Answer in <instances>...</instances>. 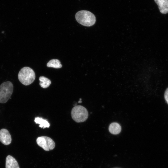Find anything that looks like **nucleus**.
I'll list each match as a JSON object with an SVG mask.
<instances>
[{
  "label": "nucleus",
  "instance_id": "nucleus-1",
  "mask_svg": "<svg viewBox=\"0 0 168 168\" xmlns=\"http://www.w3.org/2000/svg\"><path fill=\"white\" fill-rule=\"evenodd\" d=\"M75 17L78 23L86 26H93L96 21V17L94 14L86 10L78 11L76 14Z\"/></svg>",
  "mask_w": 168,
  "mask_h": 168
},
{
  "label": "nucleus",
  "instance_id": "nucleus-2",
  "mask_svg": "<svg viewBox=\"0 0 168 168\" xmlns=\"http://www.w3.org/2000/svg\"><path fill=\"white\" fill-rule=\"evenodd\" d=\"M35 75L34 71L30 68L25 67L22 68L18 74L20 82L25 86L29 85L34 81Z\"/></svg>",
  "mask_w": 168,
  "mask_h": 168
},
{
  "label": "nucleus",
  "instance_id": "nucleus-3",
  "mask_svg": "<svg viewBox=\"0 0 168 168\" xmlns=\"http://www.w3.org/2000/svg\"><path fill=\"white\" fill-rule=\"evenodd\" d=\"M71 114L72 119L77 123L85 121L88 116V112L86 109L80 105L74 107L72 110Z\"/></svg>",
  "mask_w": 168,
  "mask_h": 168
},
{
  "label": "nucleus",
  "instance_id": "nucleus-4",
  "mask_svg": "<svg viewBox=\"0 0 168 168\" xmlns=\"http://www.w3.org/2000/svg\"><path fill=\"white\" fill-rule=\"evenodd\" d=\"M13 86L10 81H7L0 85V103H5L7 102L12 93Z\"/></svg>",
  "mask_w": 168,
  "mask_h": 168
},
{
  "label": "nucleus",
  "instance_id": "nucleus-5",
  "mask_svg": "<svg viewBox=\"0 0 168 168\" xmlns=\"http://www.w3.org/2000/svg\"><path fill=\"white\" fill-rule=\"evenodd\" d=\"M36 142L40 147L46 151L52 150L55 147L54 141L47 136H42L38 137L36 139Z\"/></svg>",
  "mask_w": 168,
  "mask_h": 168
},
{
  "label": "nucleus",
  "instance_id": "nucleus-6",
  "mask_svg": "<svg viewBox=\"0 0 168 168\" xmlns=\"http://www.w3.org/2000/svg\"><path fill=\"white\" fill-rule=\"evenodd\" d=\"M0 141L5 145L10 144L12 138L8 131L6 129L2 128L0 130Z\"/></svg>",
  "mask_w": 168,
  "mask_h": 168
},
{
  "label": "nucleus",
  "instance_id": "nucleus-7",
  "mask_svg": "<svg viewBox=\"0 0 168 168\" xmlns=\"http://www.w3.org/2000/svg\"><path fill=\"white\" fill-rule=\"evenodd\" d=\"M160 12L163 14L168 13V0H154Z\"/></svg>",
  "mask_w": 168,
  "mask_h": 168
},
{
  "label": "nucleus",
  "instance_id": "nucleus-8",
  "mask_svg": "<svg viewBox=\"0 0 168 168\" xmlns=\"http://www.w3.org/2000/svg\"><path fill=\"white\" fill-rule=\"evenodd\" d=\"M6 168H20L16 160L12 156L8 155L6 160Z\"/></svg>",
  "mask_w": 168,
  "mask_h": 168
},
{
  "label": "nucleus",
  "instance_id": "nucleus-9",
  "mask_svg": "<svg viewBox=\"0 0 168 168\" xmlns=\"http://www.w3.org/2000/svg\"><path fill=\"white\" fill-rule=\"evenodd\" d=\"M109 129V132L113 134H117L120 133L121 128L120 125L118 123H112L110 125Z\"/></svg>",
  "mask_w": 168,
  "mask_h": 168
},
{
  "label": "nucleus",
  "instance_id": "nucleus-10",
  "mask_svg": "<svg viewBox=\"0 0 168 168\" xmlns=\"http://www.w3.org/2000/svg\"><path fill=\"white\" fill-rule=\"evenodd\" d=\"M35 122L36 124H39V127L41 128H49L50 126L49 123L47 120L43 119L40 117L35 118Z\"/></svg>",
  "mask_w": 168,
  "mask_h": 168
},
{
  "label": "nucleus",
  "instance_id": "nucleus-11",
  "mask_svg": "<svg viewBox=\"0 0 168 168\" xmlns=\"http://www.w3.org/2000/svg\"><path fill=\"white\" fill-rule=\"evenodd\" d=\"M47 66L48 67L58 68H62V65L59 60L53 59L49 61L47 64Z\"/></svg>",
  "mask_w": 168,
  "mask_h": 168
},
{
  "label": "nucleus",
  "instance_id": "nucleus-12",
  "mask_svg": "<svg viewBox=\"0 0 168 168\" xmlns=\"http://www.w3.org/2000/svg\"><path fill=\"white\" fill-rule=\"evenodd\" d=\"M40 81L39 83L42 88H46L48 87L51 84V81L44 76H40L39 78Z\"/></svg>",
  "mask_w": 168,
  "mask_h": 168
},
{
  "label": "nucleus",
  "instance_id": "nucleus-13",
  "mask_svg": "<svg viewBox=\"0 0 168 168\" xmlns=\"http://www.w3.org/2000/svg\"><path fill=\"white\" fill-rule=\"evenodd\" d=\"M164 96L166 102L168 104V87L166 89L165 91Z\"/></svg>",
  "mask_w": 168,
  "mask_h": 168
},
{
  "label": "nucleus",
  "instance_id": "nucleus-14",
  "mask_svg": "<svg viewBox=\"0 0 168 168\" xmlns=\"http://www.w3.org/2000/svg\"><path fill=\"white\" fill-rule=\"evenodd\" d=\"M82 102V101L81 100L79 101L78 102V103H81Z\"/></svg>",
  "mask_w": 168,
  "mask_h": 168
},
{
  "label": "nucleus",
  "instance_id": "nucleus-15",
  "mask_svg": "<svg viewBox=\"0 0 168 168\" xmlns=\"http://www.w3.org/2000/svg\"></svg>",
  "mask_w": 168,
  "mask_h": 168
}]
</instances>
